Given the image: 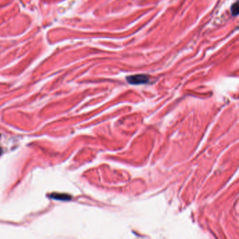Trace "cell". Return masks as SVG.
<instances>
[{
  "label": "cell",
  "mask_w": 239,
  "mask_h": 239,
  "mask_svg": "<svg viewBox=\"0 0 239 239\" xmlns=\"http://www.w3.org/2000/svg\"><path fill=\"white\" fill-rule=\"evenodd\" d=\"M126 81L128 83L132 85L145 84L149 83V78L146 75H130L126 77Z\"/></svg>",
  "instance_id": "6da1fadb"
},
{
  "label": "cell",
  "mask_w": 239,
  "mask_h": 239,
  "mask_svg": "<svg viewBox=\"0 0 239 239\" xmlns=\"http://www.w3.org/2000/svg\"><path fill=\"white\" fill-rule=\"evenodd\" d=\"M51 197L60 201H70L72 198V197L69 195L64 194V193L63 194H62V193H53L52 195H51Z\"/></svg>",
  "instance_id": "7a4b0ae2"
},
{
  "label": "cell",
  "mask_w": 239,
  "mask_h": 239,
  "mask_svg": "<svg viewBox=\"0 0 239 239\" xmlns=\"http://www.w3.org/2000/svg\"><path fill=\"white\" fill-rule=\"evenodd\" d=\"M231 15H232V16H234V17H236V16H237L238 15L239 9H238V1H236V2H235L234 4L231 5Z\"/></svg>",
  "instance_id": "3957f363"
}]
</instances>
